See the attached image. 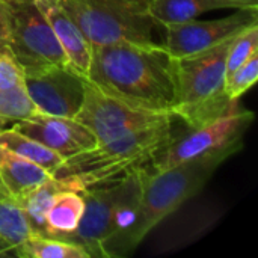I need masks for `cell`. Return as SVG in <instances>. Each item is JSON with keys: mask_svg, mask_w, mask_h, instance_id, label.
<instances>
[{"mask_svg": "<svg viewBox=\"0 0 258 258\" xmlns=\"http://www.w3.org/2000/svg\"><path fill=\"white\" fill-rule=\"evenodd\" d=\"M11 252H14V248L8 242H5L3 239H0V257L9 255Z\"/></svg>", "mask_w": 258, "mask_h": 258, "instance_id": "26", "label": "cell"}, {"mask_svg": "<svg viewBox=\"0 0 258 258\" xmlns=\"http://www.w3.org/2000/svg\"><path fill=\"white\" fill-rule=\"evenodd\" d=\"M0 145L39 165L50 175L63 163V159L57 153L11 127L0 130Z\"/></svg>", "mask_w": 258, "mask_h": 258, "instance_id": "18", "label": "cell"}, {"mask_svg": "<svg viewBox=\"0 0 258 258\" xmlns=\"http://www.w3.org/2000/svg\"><path fill=\"white\" fill-rule=\"evenodd\" d=\"M70 189L63 181L50 177L47 178L42 184L35 187L32 192H29L24 198L17 201L30 225L32 234H39V236H48L47 233V224H45V215L53 203L54 197L60 192Z\"/></svg>", "mask_w": 258, "mask_h": 258, "instance_id": "17", "label": "cell"}, {"mask_svg": "<svg viewBox=\"0 0 258 258\" xmlns=\"http://www.w3.org/2000/svg\"><path fill=\"white\" fill-rule=\"evenodd\" d=\"M231 39L195 54L175 59L178 101L174 115L189 128L212 122L236 109L225 92V59Z\"/></svg>", "mask_w": 258, "mask_h": 258, "instance_id": "5", "label": "cell"}, {"mask_svg": "<svg viewBox=\"0 0 258 258\" xmlns=\"http://www.w3.org/2000/svg\"><path fill=\"white\" fill-rule=\"evenodd\" d=\"M145 174L147 168H138L122 177L82 190L83 216L76 231L62 240L82 246L91 258H101V246L133 222Z\"/></svg>", "mask_w": 258, "mask_h": 258, "instance_id": "4", "label": "cell"}, {"mask_svg": "<svg viewBox=\"0 0 258 258\" xmlns=\"http://www.w3.org/2000/svg\"><path fill=\"white\" fill-rule=\"evenodd\" d=\"M258 23V9H237L218 20H190L165 29V48L175 59L210 50Z\"/></svg>", "mask_w": 258, "mask_h": 258, "instance_id": "10", "label": "cell"}, {"mask_svg": "<svg viewBox=\"0 0 258 258\" xmlns=\"http://www.w3.org/2000/svg\"><path fill=\"white\" fill-rule=\"evenodd\" d=\"M172 121L174 118L100 142L91 150L65 159L51 177L82 192L122 177L128 171L147 168L174 136Z\"/></svg>", "mask_w": 258, "mask_h": 258, "instance_id": "3", "label": "cell"}, {"mask_svg": "<svg viewBox=\"0 0 258 258\" xmlns=\"http://www.w3.org/2000/svg\"><path fill=\"white\" fill-rule=\"evenodd\" d=\"M11 57L24 74L67 65V57L36 0H0Z\"/></svg>", "mask_w": 258, "mask_h": 258, "instance_id": "7", "label": "cell"}, {"mask_svg": "<svg viewBox=\"0 0 258 258\" xmlns=\"http://www.w3.org/2000/svg\"><path fill=\"white\" fill-rule=\"evenodd\" d=\"M216 9H245L233 0H151L150 14L160 27L195 20Z\"/></svg>", "mask_w": 258, "mask_h": 258, "instance_id": "15", "label": "cell"}, {"mask_svg": "<svg viewBox=\"0 0 258 258\" xmlns=\"http://www.w3.org/2000/svg\"><path fill=\"white\" fill-rule=\"evenodd\" d=\"M3 198H8V195H6L5 189L2 187V184H0V200H3Z\"/></svg>", "mask_w": 258, "mask_h": 258, "instance_id": "28", "label": "cell"}, {"mask_svg": "<svg viewBox=\"0 0 258 258\" xmlns=\"http://www.w3.org/2000/svg\"><path fill=\"white\" fill-rule=\"evenodd\" d=\"M11 128L53 150L63 160L91 150L98 144L92 132L76 118L36 113L15 122Z\"/></svg>", "mask_w": 258, "mask_h": 258, "instance_id": "12", "label": "cell"}, {"mask_svg": "<svg viewBox=\"0 0 258 258\" xmlns=\"http://www.w3.org/2000/svg\"><path fill=\"white\" fill-rule=\"evenodd\" d=\"M2 54H8L11 56L9 53V45H8V38H6V33H5V27L0 21V56Z\"/></svg>", "mask_w": 258, "mask_h": 258, "instance_id": "25", "label": "cell"}, {"mask_svg": "<svg viewBox=\"0 0 258 258\" xmlns=\"http://www.w3.org/2000/svg\"><path fill=\"white\" fill-rule=\"evenodd\" d=\"M44 12L65 57L67 67L86 79L92 44L63 6L62 0H36Z\"/></svg>", "mask_w": 258, "mask_h": 258, "instance_id": "13", "label": "cell"}, {"mask_svg": "<svg viewBox=\"0 0 258 258\" xmlns=\"http://www.w3.org/2000/svg\"><path fill=\"white\" fill-rule=\"evenodd\" d=\"M36 113L39 112L29 97L24 85L0 91V130Z\"/></svg>", "mask_w": 258, "mask_h": 258, "instance_id": "20", "label": "cell"}, {"mask_svg": "<svg viewBox=\"0 0 258 258\" xmlns=\"http://www.w3.org/2000/svg\"><path fill=\"white\" fill-rule=\"evenodd\" d=\"M258 79V53L240 65L225 79V92L231 100H239Z\"/></svg>", "mask_w": 258, "mask_h": 258, "instance_id": "23", "label": "cell"}, {"mask_svg": "<svg viewBox=\"0 0 258 258\" xmlns=\"http://www.w3.org/2000/svg\"><path fill=\"white\" fill-rule=\"evenodd\" d=\"M24 85V73L21 67L8 54L0 56V91Z\"/></svg>", "mask_w": 258, "mask_h": 258, "instance_id": "24", "label": "cell"}, {"mask_svg": "<svg viewBox=\"0 0 258 258\" xmlns=\"http://www.w3.org/2000/svg\"><path fill=\"white\" fill-rule=\"evenodd\" d=\"M258 48V23L246 27L239 35H236L228 47L227 59H225V71L230 76L240 65L249 60ZM227 79V77H225Z\"/></svg>", "mask_w": 258, "mask_h": 258, "instance_id": "22", "label": "cell"}, {"mask_svg": "<svg viewBox=\"0 0 258 258\" xmlns=\"http://www.w3.org/2000/svg\"><path fill=\"white\" fill-rule=\"evenodd\" d=\"M29 234L32 230L21 206L9 197L0 200V239L15 248Z\"/></svg>", "mask_w": 258, "mask_h": 258, "instance_id": "21", "label": "cell"}, {"mask_svg": "<svg viewBox=\"0 0 258 258\" xmlns=\"http://www.w3.org/2000/svg\"><path fill=\"white\" fill-rule=\"evenodd\" d=\"M92 45L118 41L156 42L151 0H62Z\"/></svg>", "mask_w": 258, "mask_h": 258, "instance_id": "6", "label": "cell"}, {"mask_svg": "<svg viewBox=\"0 0 258 258\" xmlns=\"http://www.w3.org/2000/svg\"><path fill=\"white\" fill-rule=\"evenodd\" d=\"M24 86L39 113L74 118L85 98V79L67 65L24 74Z\"/></svg>", "mask_w": 258, "mask_h": 258, "instance_id": "11", "label": "cell"}, {"mask_svg": "<svg viewBox=\"0 0 258 258\" xmlns=\"http://www.w3.org/2000/svg\"><path fill=\"white\" fill-rule=\"evenodd\" d=\"M50 177L39 165L0 145V184L9 198L20 201Z\"/></svg>", "mask_w": 258, "mask_h": 258, "instance_id": "14", "label": "cell"}, {"mask_svg": "<svg viewBox=\"0 0 258 258\" xmlns=\"http://www.w3.org/2000/svg\"><path fill=\"white\" fill-rule=\"evenodd\" d=\"M14 254L23 258H91L86 249L76 243L39 234H29L14 248Z\"/></svg>", "mask_w": 258, "mask_h": 258, "instance_id": "19", "label": "cell"}, {"mask_svg": "<svg viewBox=\"0 0 258 258\" xmlns=\"http://www.w3.org/2000/svg\"><path fill=\"white\" fill-rule=\"evenodd\" d=\"M246 9H258V0H233Z\"/></svg>", "mask_w": 258, "mask_h": 258, "instance_id": "27", "label": "cell"}, {"mask_svg": "<svg viewBox=\"0 0 258 258\" xmlns=\"http://www.w3.org/2000/svg\"><path fill=\"white\" fill-rule=\"evenodd\" d=\"M83 210L85 200L82 192L73 189L60 190L54 197L45 215L48 237L63 239L65 236L76 231L83 216Z\"/></svg>", "mask_w": 258, "mask_h": 258, "instance_id": "16", "label": "cell"}, {"mask_svg": "<svg viewBox=\"0 0 258 258\" xmlns=\"http://www.w3.org/2000/svg\"><path fill=\"white\" fill-rule=\"evenodd\" d=\"M252 121L251 110L236 109L212 122L189 128L181 136L174 135L150 165L153 171H160L206 154H236L242 150L243 136Z\"/></svg>", "mask_w": 258, "mask_h": 258, "instance_id": "8", "label": "cell"}, {"mask_svg": "<svg viewBox=\"0 0 258 258\" xmlns=\"http://www.w3.org/2000/svg\"><path fill=\"white\" fill-rule=\"evenodd\" d=\"M86 80L136 109L174 115L177 107L175 57L163 44L118 41L92 45Z\"/></svg>", "mask_w": 258, "mask_h": 258, "instance_id": "1", "label": "cell"}, {"mask_svg": "<svg viewBox=\"0 0 258 258\" xmlns=\"http://www.w3.org/2000/svg\"><path fill=\"white\" fill-rule=\"evenodd\" d=\"M231 156L213 153L166 169L151 172L147 169L133 222L101 246V258H125L133 254L147 234L201 192L215 171Z\"/></svg>", "mask_w": 258, "mask_h": 258, "instance_id": "2", "label": "cell"}, {"mask_svg": "<svg viewBox=\"0 0 258 258\" xmlns=\"http://www.w3.org/2000/svg\"><path fill=\"white\" fill-rule=\"evenodd\" d=\"M74 118L89 128L100 144L124 133L175 118V115L136 109L101 92L85 79V98Z\"/></svg>", "mask_w": 258, "mask_h": 258, "instance_id": "9", "label": "cell"}]
</instances>
